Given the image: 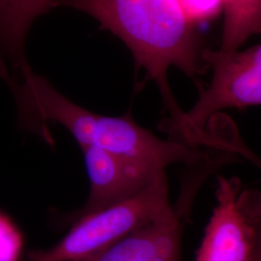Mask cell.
<instances>
[{"label": "cell", "mask_w": 261, "mask_h": 261, "mask_svg": "<svg viewBox=\"0 0 261 261\" xmlns=\"http://www.w3.org/2000/svg\"><path fill=\"white\" fill-rule=\"evenodd\" d=\"M0 75L9 84L19 106L20 120L27 128L46 133V123L65 127L81 148L95 146L129 160L155 172H166L174 164L194 167L202 163L207 151L178 140H162L141 127L130 113L106 116L73 103L35 74L28 62L6 69Z\"/></svg>", "instance_id": "cell-1"}, {"label": "cell", "mask_w": 261, "mask_h": 261, "mask_svg": "<svg viewBox=\"0 0 261 261\" xmlns=\"http://www.w3.org/2000/svg\"><path fill=\"white\" fill-rule=\"evenodd\" d=\"M92 16L122 39L139 68L155 82L169 118L183 113L168 84V70L176 67L196 81L206 65L194 27L187 21L177 0H61Z\"/></svg>", "instance_id": "cell-2"}, {"label": "cell", "mask_w": 261, "mask_h": 261, "mask_svg": "<svg viewBox=\"0 0 261 261\" xmlns=\"http://www.w3.org/2000/svg\"><path fill=\"white\" fill-rule=\"evenodd\" d=\"M173 210L164 173L138 195L75 220L62 240L31 252L25 261H88L136 228Z\"/></svg>", "instance_id": "cell-3"}, {"label": "cell", "mask_w": 261, "mask_h": 261, "mask_svg": "<svg viewBox=\"0 0 261 261\" xmlns=\"http://www.w3.org/2000/svg\"><path fill=\"white\" fill-rule=\"evenodd\" d=\"M202 59L213 71L210 83L207 87L200 86L196 103L178 121L161 125L171 140L187 144L215 114L261 106V43L243 51L207 49Z\"/></svg>", "instance_id": "cell-4"}, {"label": "cell", "mask_w": 261, "mask_h": 261, "mask_svg": "<svg viewBox=\"0 0 261 261\" xmlns=\"http://www.w3.org/2000/svg\"><path fill=\"white\" fill-rule=\"evenodd\" d=\"M216 206L196 261H255L261 253V191L217 176Z\"/></svg>", "instance_id": "cell-5"}, {"label": "cell", "mask_w": 261, "mask_h": 261, "mask_svg": "<svg viewBox=\"0 0 261 261\" xmlns=\"http://www.w3.org/2000/svg\"><path fill=\"white\" fill-rule=\"evenodd\" d=\"M198 190L185 184L172 213L143 224L88 261H181V237Z\"/></svg>", "instance_id": "cell-6"}, {"label": "cell", "mask_w": 261, "mask_h": 261, "mask_svg": "<svg viewBox=\"0 0 261 261\" xmlns=\"http://www.w3.org/2000/svg\"><path fill=\"white\" fill-rule=\"evenodd\" d=\"M82 150L90 189L84 207L69 218L72 223L138 195L160 175L166 173L155 172L99 147L85 146Z\"/></svg>", "instance_id": "cell-7"}, {"label": "cell", "mask_w": 261, "mask_h": 261, "mask_svg": "<svg viewBox=\"0 0 261 261\" xmlns=\"http://www.w3.org/2000/svg\"><path fill=\"white\" fill-rule=\"evenodd\" d=\"M61 0H0V50L13 65L25 61L23 47L32 22Z\"/></svg>", "instance_id": "cell-8"}, {"label": "cell", "mask_w": 261, "mask_h": 261, "mask_svg": "<svg viewBox=\"0 0 261 261\" xmlns=\"http://www.w3.org/2000/svg\"><path fill=\"white\" fill-rule=\"evenodd\" d=\"M224 14L222 51L237 50L252 35L261 34V0H222Z\"/></svg>", "instance_id": "cell-9"}, {"label": "cell", "mask_w": 261, "mask_h": 261, "mask_svg": "<svg viewBox=\"0 0 261 261\" xmlns=\"http://www.w3.org/2000/svg\"><path fill=\"white\" fill-rule=\"evenodd\" d=\"M177 3L184 18L194 28L223 12L222 0H177Z\"/></svg>", "instance_id": "cell-10"}, {"label": "cell", "mask_w": 261, "mask_h": 261, "mask_svg": "<svg viewBox=\"0 0 261 261\" xmlns=\"http://www.w3.org/2000/svg\"><path fill=\"white\" fill-rule=\"evenodd\" d=\"M22 237L8 217L0 213V261H19Z\"/></svg>", "instance_id": "cell-11"}, {"label": "cell", "mask_w": 261, "mask_h": 261, "mask_svg": "<svg viewBox=\"0 0 261 261\" xmlns=\"http://www.w3.org/2000/svg\"><path fill=\"white\" fill-rule=\"evenodd\" d=\"M219 147L224 152L240 159L241 162L246 161L255 168L261 175V157L247 144L238 129L226 132L219 140Z\"/></svg>", "instance_id": "cell-12"}, {"label": "cell", "mask_w": 261, "mask_h": 261, "mask_svg": "<svg viewBox=\"0 0 261 261\" xmlns=\"http://www.w3.org/2000/svg\"><path fill=\"white\" fill-rule=\"evenodd\" d=\"M255 261H261V253L258 255V257H257V259Z\"/></svg>", "instance_id": "cell-13"}]
</instances>
